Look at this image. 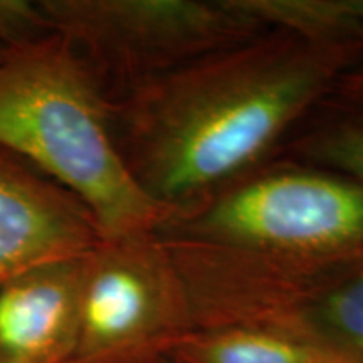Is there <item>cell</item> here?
<instances>
[{
    "label": "cell",
    "instance_id": "3957f363",
    "mask_svg": "<svg viewBox=\"0 0 363 363\" xmlns=\"http://www.w3.org/2000/svg\"><path fill=\"white\" fill-rule=\"evenodd\" d=\"M0 148L79 199L103 238L155 230L175 214L131 175L101 86L56 34L0 52Z\"/></svg>",
    "mask_w": 363,
    "mask_h": 363
},
{
    "label": "cell",
    "instance_id": "7a4b0ae2",
    "mask_svg": "<svg viewBox=\"0 0 363 363\" xmlns=\"http://www.w3.org/2000/svg\"><path fill=\"white\" fill-rule=\"evenodd\" d=\"M157 234L187 288L238 301H296L363 266V184L283 167L177 212Z\"/></svg>",
    "mask_w": 363,
    "mask_h": 363
},
{
    "label": "cell",
    "instance_id": "5b68a950",
    "mask_svg": "<svg viewBox=\"0 0 363 363\" xmlns=\"http://www.w3.org/2000/svg\"><path fill=\"white\" fill-rule=\"evenodd\" d=\"M190 298L157 230L103 238L86 256L69 363H126L182 340Z\"/></svg>",
    "mask_w": 363,
    "mask_h": 363
},
{
    "label": "cell",
    "instance_id": "8992f818",
    "mask_svg": "<svg viewBox=\"0 0 363 363\" xmlns=\"http://www.w3.org/2000/svg\"><path fill=\"white\" fill-rule=\"evenodd\" d=\"M101 239L79 199L0 148V281L86 256Z\"/></svg>",
    "mask_w": 363,
    "mask_h": 363
},
{
    "label": "cell",
    "instance_id": "30bf717a",
    "mask_svg": "<svg viewBox=\"0 0 363 363\" xmlns=\"http://www.w3.org/2000/svg\"><path fill=\"white\" fill-rule=\"evenodd\" d=\"M279 328L316 343L342 363H363V266L301 299L296 321Z\"/></svg>",
    "mask_w": 363,
    "mask_h": 363
},
{
    "label": "cell",
    "instance_id": "8fae6325",
    "mask_svg": "<svg viewBox=\"0 0 363 363\" xmlns=\"http://www.w3.org/2000/svg\"><path fill=\"white\" fill-rule=\"evenodd\" d=\"M2 49H4V48H2V45H0V52H2Z\"/></svg>",
    "mask_w": 363,
    "mask_h": 363
},
{
    "label": "cell",
    "instance_id": "ba28073f",
    "mask_svg": "<svg viewBox=\"0 0 363 363\" xmlns=\"http://www.w3.org/2000/svg\"><path fill=\"white\" fill-rule=\"evenodd\" d=\"M182 363H342L323 348L272 325H233L185 335Z\"/></svg>",
    "mask_w": 363,
    "mask_h": 363
},
{
    "label": "cell",
    "instance_id": "277c9868",
    "mask_svg": "<svg viewBox=\"0 0 363 363\" xmlns=\"http://www.w3.org/2000/svg\"><path fill=\"white\" fill-rule=\"evenodd\" d=\"M48 33L89 67L104 96L269 29L244 0H40Z\"/></svg>",
    "mask_w": 363,
    "mask_h": 363
},
{
    "label": "cell",
    "instance_id": "9c48e42d",
    "mask_svg": "<svg viewBox=\"0 0 363 363\" xmlns=\"http://www.w3.org/2000/svg\"><path fill=\"white\" fill-rule=\"evenodd\" d=\"M320 106L328 116L296 143L299 153L363 184V61L342 74Z\"/></svg>",
    "mask_w": 363,
    "mask_h": 363
},
{
    "label": "cell",
    "instance_id": "52a82bcc",
    "mask_svg": "<svg viewBox=\"0 0 363 363\" xmlns=\"http://www.w3.org/2000/svg\"><path fill=\"white\" fill-rule=\"evenodd\" d=\"M86 256L0 281V363H69L78 338Z\"/></svg>",
    "mask_w": 363,
    "mask_h": 363
},
{
    "label": "cell",
    "instance_id": "6da1fadb",
    "mask_svg": "<svg viewBox=\"0 0 363 363\" xmlns=\"http://www.w3.org/2000/svg\"><path fill=\"white\" fill-rule=\"evenodd\" d=\"M360 61L363 44L267 29L108 99L113 136L177 214L259 160Z\"/></svg>",
    "mask_w": 363,
    "mask_h": 363
}]
</instances>
